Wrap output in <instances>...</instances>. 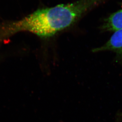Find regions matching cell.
Returning a JSON list of instances; mask_svg holds the SVG:
<instances>
[{
    "label": "cell",
    "instance_id": "1",
    "mask_svg": "<svg viewBox=\"0 0 122 122\" xmlns=\"http://www.w3.org/2000/svg\"><path fill=\"white\" fill-rule=\"evenodd\" d=\"M105 0H80L39 9L5 27L0 37L4 38L19 32L28 31L42 38L51 37L73 25L87 12Z\"/></svg>",
    "mask_w": 122,
    "mask_h": 122
},
{
    "label": "cell",
    "instance_id": "2",
    "mask_svg": "<svg viewBox=\"0 0 122 122\" xmlns=\"http://www.w3.org/2000/svg\"><path fill=\"white\" fill-rule=\"evenodd\" d=\"M107 51L114 52L118 58L122 59V29L115 31L105 45L94 49L92 51L96 52Z\"/></svg>",
    "mask_w": 122,
    "mask_h": 122
},
{
    "label": "cell",
    "instance_id": "3",
    "mask_svg": "<svg viewBox=\"0 0 122 122\" xmlns=\"http://www.w3.org/2000/svg\"><path fill=\"white\" fill-rule=\"evenodd\" d=\"M122 29V8L103 21L101 30L103 31H115Z\"/></svg>",
    "mask_w": 122,
    "mask_h": 122
},
{
    "label": "cell",
    "instance_id": "4",
    "mask_svg": "<svg viewBox=\"0 0 122 122\" xmlns=\"http://www.w3.org/2000/svg\"><path fill=\"white\" fill-rule=\"evenodd\" d=\"M119 116H120V117H122V114H121V115H119Z\"/></svg>",
    "mask_w": 122,
    "mask_h": 122
}]
</instances>
